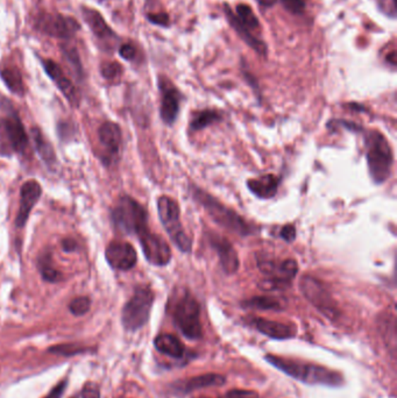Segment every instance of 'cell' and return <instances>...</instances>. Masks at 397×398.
<instances>
[{"label": "cell", "instance_id": "7bdbcfd3", "mask_svg": "<svg viewBox=\"0 0 397 398\" xmlns=\"http://www.w3.org/2000/svg\"><path fill=\"white\" fill-rule=\"evenodd\" d=\"M387 61L388 64H391V66H396V52H395V50H393L391 53L388 54Z\"/></svg>", "mask_w": 397, "mask_h": 398}, {"label": "cell", "instance_id": "9c48e42d", "mask_svg": "<svg viewBox=\"0 0 397 398\" xmlns=\"http://www.w3.org/2000/svg\"><path fill=\"white\" fill-rule=\"evenodd\" d=\"M300 289L305 298L326 318L336 320L339 317L340 312L338 309L337 303L319 279L310 275L303 276L300 282Z\"/></svg>", "mask_w": 397, "mask_h": 398}, {"label": "cell", "instance_id": "d6a6232c", "mask_svg": "<svg viewBox=\"0 0 397 398\" xmlns=\"http://www.w3.org/2000/svg\"><path fill=\"white\" fill-rule=\"evenodd\" d=\"M282 6L285 11H288L292 14L301 16L304 13L305 1L304 0H280Z\"/></svg>", "mask_w": 397, "mask_h": 398}, {"label": "cell", "instance_id": "8992f818", "mask_svg": "<svg viewBox=\"0 0 397 398\" xmlns=\"http://www.w3.org/2000/svg\"><path fill=\"white\" fill-rule=\"evenodd\" d=\"M158 213L167 234L177 249L183 253L190 252L192 240L183 229L182 222L179 219L181 210L177 202L168 196L160 197L158 199Z\"/></svg>", "mask_w": 397, "mask_h": 398}, {"label": "cell", "instance_id": "e575fe53", "mask_svg": "<svg viewBox=\"0 0 397 398\" xmlns=\"http://www.w3.org/2000/svg\"><path fill=\"white\" fill-rule=\"evenodd\" d=\"M40 269L41 274H42L43 279L48 281V282H57L59 281V276H60V272L55 270L53 267L48 265L47 263H42L40 261Z\"/></svg>", "mask_w": 397, "mask_h": 398}, {"label": "cell", "instance_id": "d590c367", "mask_svg": "<svg viewBox=\"0 0 397 398\" xmlns=\"http://www.w3.org/2000/svg\"><path fill=\"white\" fill-rule=\"evenodd\" d=\"M147 20L153 25L161 27L169 26V16L165 12H159V13H149L147 14Z\"/></svg>", "mask_w": 397, "mask_h": 398}, {"label": "cell", "instance_id": "30bf717a", "mask_svg": "<svg viewBox=\"0 0 397 398\" xmlns=\"http://www.w3.org/2000/svg\"><path fill=\"white\" fill-rule=\"evenodd\" d=\"M259 268L267 279L261 283L263 290H278L290 286L292 279L298 272V265L295 260L288 259L283 261L274 260H259Z\"/></svg>", "mask_w": 397, "mask_h": 398}, {"label": "cell", "instance_id": "83f0119b", "mask_svg": "<svg viewBox=\"0 0 397 398\" xmlns=\"http://www.w3.org/2000/svg\"><path fill=\"white\" fill-rule=\"evenodd\" d=\"M242 306L258 310H274V311L282 310L281 303L269 296H255L253 298L247 299L242 303Z\"/></svg>", "mask_w": 397, "mask_h": 398}, {"label": "cell", "instance_id": "603a6c76", "mask_svg": "<svg viewBox=\"0 0 397 398\" xmlns=\"http://www.w3.org/2000/svg\"><path fill=\"white\" fill-rule=\"evenodd\" d=\"M278 186H280V179L273 174L249 179L247 182L249 191L260 199H271L275 197L278 193Z\"/></svg>", "mask_w": 397, "mask_h": 398}, {"label": "cell", "instance_id": "6da1fadb", "mask_svg": "<svg viewBox=\"0 0 397 398\" xmlns=\"http://www.w3.org/2000/svg\"><path fill=\"white\" fill-rule=\"evenodd\" d=\"M265 360L275 368L305 385L340 387L344 383V378L340 373L326 368L324 366L307 363L273 354L266 355Z\"/></svg>", "mask_w": 397, "mask_h": 398}, {"label": "cell", "instance_id": "ab89813d", "mask_svg": "<svg viewBox=\"0 0 397 398\" xmlns=\"http://www.w3.org/2000/svg\"><path fill=\"white\" fill-rule=\"evenodd\" d=\"M280 236L287 243H292L296 238V229L294 225H285L280 231Z\"/></svg>", "mask_w": 397, "mask_h": 398}, {"label": "cell", "instance_id": "ba28073f", "mask_svg": "<svg viewBox=\"0 0 397 398\" xmlns=\"http://www.w3.org/2000/svg\"><path fill=\"white\" fill-rule=\"evenodd\" d=\"M34 28L47 37L68 41L80 32L81 25L73 17L41 12L34 19Z\"/></svg>", "mask_w": 397, "mask_h": 398}, {"label": "cell", "instance_id": "f1b7e54d", "mask_svg": "<svg viewBox=\"0 0 397 398\" xmlns=\"http://www.w3.org/2000/svg\"><path fill=\"white\" fill-rule=\"evenodd\" d=\"M235 16L238 18L240 23L244 25L251 32L260 28V23H259L258 18L255 17L254 12H253V10H251L249 5H245V4L238 5Z\"/></svg>", "mask_w": 397, "mask_h": 398}, {"label": "cell", "instance_id": "4fadbf2b", "mask_svg": "<svg viewBox=\"0 0 397 398\" xmlns=\"http://www.w3.org/2000/svg\"><path fill=\"white\" fill-rule=\"evenodd\" d=\"M98 140L102 146V154L103 161L105 163H112L119 156L120 148H122V130L114 123H105L98 130Z\"/></svg>", "mask_w": 397, "mask_h": 398}, {"label": "cell", "instance_id": "8fae6325", "mask_svg": "<svg viewBox=\"0 0 397 398\" xmlns=\"http://www.w3.org/2000/svg\"><path fill=\"white\" fill-rule=\"evenodd\" d=\"M28 145V136L18 116L0 119V156L21 153Z\"/></svg>", "mask_w": 397, "mask_h": 398}, {"label": "cell", "instance_id": "484cf974", "mask_svg": "<svg viewBox=\"0 0 397 398\" xmlns=\"http://www.w3.org/2000/svg\"><path fill=\"white\" fill-rule=\"evenodd\" d=\"M32 138H33L35 150H37V154L40 155L41 159L49 166L55 164L57 163V155L54 153L53 147L45 139L41 131L33 128L32 130Z\"/></svg>", "mask_w": 397, "mask_h": 398}, {"label": "cell", "instance_id": "7c38bea8", "mask_svg": "<svg viewBox=\"0 0 397 398\" xmlns=\"http://www.w3.org/2000/svg\"><path fill=\"white\" fill-rule=\"evenodd\" d=\"M138 238L143 255L150 265L162 267L172 261V249L163 238L149 231V229L140 233Z\"/></svg>", "mask_w": 397, "mask_h": 398}, {"label": "cell", "instance_id": "f35d334b", "mask_svg": "<svg viewBox=\"0 0 397 398\" xmlns=\"http://www.w3.org/2000/svg\"><path fill=\"white\" fill-rule=\"evenodd\" d=\"M119 55L126 61H133L136 56V48L131 44H124L120 46Z\"/></svg>", "mask_w": 397, "mask_h": 398}, {"label": "cell", "instance_id": "cb8c5ba5", "mask_svg": "<svg viewBox=\"0 0 397 398\" xmlns=\"http://www.w3.org/2000/svg\"><path fill=\"white\" fill-rule=\"evenodd\" d=\"M154 346L160 353L169 358L183 360L186 356V346L177 337L172 334H160L154 340Z\"/></svg>", "mask_w": 397, "mask_h": 398}, {"label": "cell", "instance_id": "2e32d148", "mask_svg": "<svg viewBox=\"0 0 397 398\" xmlns=\"http://www.w3.org/2000/svg\"><path fill=\"white\" fill-rule=\"evenodd\" d=\"M106 261L117 270H129L136 265L138 255L131 243L114 241L109 243L105 251Z\"/></svg>", "mask_w": 397, "mask_h": 398}, {"label": "cell", "instance_id": "d4e9b609", "mask_svg": "<svg viewBox=\"0 0 397 398\" xmlns=\"http://www.w3.org/2000/svg\"><path fill=\"white\" fill-rule=\"evenodd\" d=\"M0 77L11 92L18 96H23L25 85L21 73L18 68L13 66H4L3 69H0Z\"/></svg>", "mask_w": 397, "mask_h": 398}, {"label": "cell", "instance_id": "4316f807", "mask_svg": "<svg viewBox=\"0 0 397 398\" xmlns=\"http://www.w3.org/2000/svg\"><path fill=\"white\" fill-rule=\"evenodd\" d=\"M222 120L220 113L215 110H203L199 112L195 113L192 116L191 121H190V130L192 132H197V131L204 130L210 125H213L215 123H218Z\"/></svg>", "mask_w": 397, "mask_h": 398}, {"label": "cell", "instance_id": "1f68e13d", "mask_svg": "<svg viewBox=\"0 0 397 398\" xmlns=\"http://www.w3.org/2000/svg\"><path fill=\"white\" fill-rule=\"evenodd\" d=\"M90 308H91V301H90L89 297H85V296H81V297L73 299L69 304L70 312L75 315H85L86 312L89 311Z\"/></svg>", "mask_w": 397, "mask_h": 398}, {"label": "cell", "instance_id": "836d02e7", "mask_svg": "<svg viewBox=\"0 0 397 398\" xmlns=\"http://www.w3.org/2000/svg\"><path fill=\"white\" fill-rule=\"evenodd\" d=\"M396 0H379V10L386 17L395 19L397 16Z\"/></svg>", "mask_w": 397, "mask_h": 398}, {"label": "cell", "instance_id": "60d3db41", "mask_svg": "<svg viewBox=\"0 0 397 398\" xmlns=\"http://www.w3.org/2000/svg\"><path fill=\"white\" fill-rule=\"evenodd\" d=\"M66 382H61L60 385H57L55 388L50 392L49 395L46 396L45 398H62L63 392L66 390Z\"/></svg>", "mask_w": 397, "mask_h": 398}, {"label": "cell", "instance_id": "ee69618b", "mask_svg": "<svg viewBox=\"0 0 397 398\" xmlns=\"http://www.w3.org/2000/svg\"><path fill=\"white\" fill-rule=\"evenodd\" d=\"M260 5L262 6L269 7L272 6L273 4L275 3V0H258Z\"/></svg>", "mask_w": 397, "mask_h": 398}, {"label": "cell", "instance_id": "f546056e", "mask_svg": "<svg viewBox=\"0 0 397 398\" xmlns=\"http://www.w3.org/2000/svg\"><path fill=\"white\" fill-rule=\"evenodd\" d=\"M61 50H62L63 56L68 61V64L71 66L77 76H83V68H82V64H81L80 55H78L77 48L69 44H61Z\"/></svg>", "mask_w": 397, "mask_h": 398}, {"label": "cell", "instance_id": "7a4b0ae2", "mask_svg": "<svg viewBox=\"0 0 397 398\" xmlns=\"http://www.w3.org/2000/svg\"><path fill=\"white\" fill-rule=\"evenodd\" d=\"M190 193L196 202L204 207L212 220H215L223 229L242 236H251L254 232L253 227L242 216L217 200L206 190L201 189L195 184H190Z\"/></svg>", "mask_w": 397, "mask_h": 398}, {"label": "cell", "instance_id": "b9f144b4", "mask_svg": "<svg viewBox=\"0 0 397 398\" xmlns=\"http://www.w3.org/2000/svg\"><path fill=\"white\" fill-rule=\"evenodd\" d=\"M63 249L66 251V252H73L76 249V243L71 239H66L63 240Z\"/></svg>", "mask_w": 397, "mask_h": 398}, {"label": "cell", "instance_id": "8d00e7d4", "mask_svg": "<svg viewBox=\"0 0 397 398\" xmlns=\"http://www.w3.org/2000/svg\"><path fill=\"white\" fill-rule=\"evenodd\" d=\"M223 398H259V394L254 390H245V389H233L226 392Z\"/></svg>", "mask_w": 397, "mask_h": 398}, {"label": "cell", "instance_id": "44dd1931", "mask_svg": "<svg viewBox=\"0 0 397 398\" xmlns=\"http://www.w3.org/2000/svg\"><path fill=\"white\" fill-rule=\"evenodd\" d=\"M249 325L253 326L256 331L268 338L275 340H285L296 337L297 329L296 326L283 324V322H274L265 318H253L249 320Z\"/></svg>", "mask_w": 397, "mask_h": 398}, {"label": "cell", "instance_id": "ac0fdd59", "mask_svg": "<svg viewBox=\"0 0 397 398\" xmlns=\"http://www.w3.org/2000/svg\"><path fill=\"white\" fill-rule=\"evenodd\" d=\"M41 195H42V189L37 181H28L21 186L20 206L16 219V226L18 229H23V226L26 225L28 217L34 206L39 202Z\"/></svg>", "mask_w": 397, "mask_h": 398}, {"label": "cell", "instance_id": "277c9868", "mask_svg": "<svg viewBox=\"0 0 397 398\" xmlns=\"http://www.w3.org/2000/svg\"><path fill=\"white\" fill-rule=\"evenodd\" d=\"M172 322L186 338L198 340L202 338L201 306L189 291H184L175 299L172 306Z\"/></svg>", "mask_w": 397, "mask_h": 398}, {"label": "cell", "instance_id": "3957f363", "mask_svg": "<svg viewBox=\"0 0 397 398\" xmlns=\"http://www.w3.org/2000/svg\"><path fill=\"white\" fill-rule=\"evenodd\" d=\"M365 147L368 171L375 184H384L391 175L394 154L384 134L369 131L365 134Z\"/></svg>", "mask_w": 397, "mask_h": 398}, {"label": "cell", "instance_id": "5bb4252c", "mask_svg": "<svg viewBox=\"0 0 397 398\" xmlns=\"http://www.w3.org/2000/svg\"><path fill=\"white\" fill-rule=\"evenodd\" d=\"M82 16L97 40L100 41L102 44L109 46V50H114V44L116 41L119 40V37L111 30V27L107 25L103 16L98 11L90 8V7L82 8Z\"/></svg>", "mask_w": 397, "mask_h": 398}, {"label": "cell", "instance_id": "ffe728a7", "mask_svg": "<svg viewBox=\"0 0 397 398\" xmlns=\"http://www.w3.org/2000/svg\"><path fill=\"white\" fill-rule=\"evenodd\" d=\"M41 64H42L43 69L46 71L47 75L59 88L61 92L63 93V96L69 100V103L76 105L77 102H78L76 88L73 85V82L64 75L62 68L50 59H41Z\"/></svg>", "mask_w": 397, "mask_h": 398}, {"label": "cell", "instance_id": "7402d4cb", "mask_svg": "<svg viewBox=\"0 0 397 398\" xmlns=\"http://www.w3.org/2000/svg\"><path fill=\"white\" fill-rule=\"evenodd\" d=\"M224 11H225L227 21H229L232 28L237 32L240 39H242L247 46L251 47V49L254 50V52L260 54L262 56H266V54H267V46H266L265 42L260 40V39H256V37L253 35L251 30H247L244 25L240 23V21L238 20V18L235 16V12L231 10V7H229V5H226V4L224 5Z\"/></svg>", "mask_w": 397, "mask_h": 398}, {"label": "cell", "instance_id": "5b68a950", "mask_svg": "<svg viewBox=\"0 0 397 398\" xmlns=\"http://www.w3.org/2000/svg\"><path fill=\"white\" fill-rule=\"evenodd\" d=\"M113 224L125 234H136L148 229L147 211L140 203L129 196H124L112 211Z\"/></svg>", "mask_w": 397, "mask_h": 398}, {"label": "cell", "instance_id": "74e56055", "mask_svg": "<svg viewBox=\"0 0 397 398\" xmlns=\"http://www.w3.org/2000/svg\"><path fill=\"white\" fill-rule=\"evenodd\" d=\"M80 398H100V392L98 385H95L93 382L86 383V385H84Z\"/></svg>", "mask_w": 397, "mask_h": 398}, {"label": "cell", "instance_id": "9a60e30c", "mask_svg": "<svg viewBox=\"0 0 397 398\" xmlns=\"http://www.w3.org/2000/svg\"><path fill=\"white\" fill-rule=\"evenodd\" d=\"M160 91H161V107H160L161 119L163 120V123L170 126L175 123L179 116L182 95L167 80H160Z\"/></svg>", "mask_w": 397, "mask_h": 398}, {"label": "cell", "instance_id": "4dcf8cb0", "mask_svg": "<svg viewBox=\"0 0 397 398\" xmlns=\"http://www.w3.org/2000/svg\"><path fill=\"white\" fill-rule=\"evenodd\" d=\"M100 73L106 80L116 82L123 73V68L118 62H105L100 66Z\"/></svg>", "mask_w": 397, "mask_h": 398}, {"label": "cell", "instance_id": "e0dca14e", "mask_svg": "<svg viewBox=\"0 0 397 398\" xmlns=\"http://www.w3.org/2000/svg\"><path fill=\"white\" fill-rule=\"evenodd\" d=\"M210 245L212 248L215 249L217 255H218L219 263L222 265L223 270L227 275H233L238 272L240 267V261H239L238 254L233 248V246L230 243L229 240H226L223 236H217L215 233H211L209 236Z\"/></svg>", "mask_w": 397, "mask_h": 398}, {"label": "cell", "instance_id": "d6986e66", "mask_svg": "<svg viewBox=\"0 0 397 398\" xmlns=\"http://www.w3.org/2000/svg\"><path fill=\"white\" fill-rule=\"evenodd\" d=\"M225 376L220 374H204V375L194 376V378L179 380L172 385V390L177 394H190V392L201 390V389L215 388L225 385Z\"/></svg>", "mask_w": 397, "mask_h": 398}, {"label": "cell", "instance_id": "52a82bcc", "mask_svg": "<svg viewBox=\"0 0 397 398\" xmlns=\"http://www.w3.org/2000/svg\"><path fill=\"white\" fill-rule=\"evenodd\" d=\"M154 292L146 286H140L134 290L132 298L126 303L122 315L123 325L127 331H138L148 322L153 304Z\"/></svg>", "mask_w": 397, "mask_h": 398}]
</instances>
